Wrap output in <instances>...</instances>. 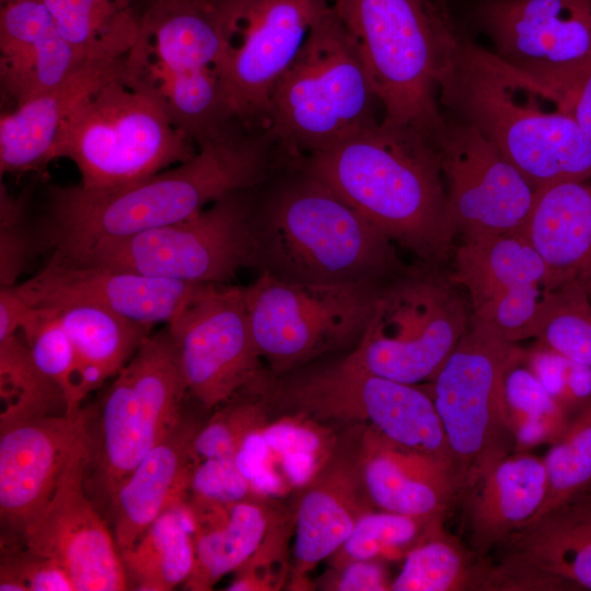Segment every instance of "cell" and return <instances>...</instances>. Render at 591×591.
Returning a JSON list of instances; mask_svg holds the SVG:
<instances>
[{
  "label": "cell",
  "mask_w": 591,
  "mask_h": 591,
  "mask_svg": "<svg viewBox=\"0 0 591 591\" xmlns=\"http://www.w3.org/2000/svg\"><path fill=\"white\" fill-rule=\"evenodd\" d=\"M68 43L86 61L126 57L140 33L135 0H43Z\"/></svg>",
  "instance_id": "cell-34"
},
{
  "label": "cell",
  "mask_w": 591,
  "mask_h": 591,
  "mask_svg": "<svg viewBox=\"0 0 591 591\" xmlns=\"http://www.w3.org/2000/svg\"><path fill=\"white\" fill-rule=\"evenodd\" d=\"M556 94L564 109L591 142V60Z\"/></svg>",
  "instance_id": "cell-50"
},
{
  "label": "cell",
  "mask_w": 591,
  "mask_h": 591,
  "mask_svg": "<svg viewBox=\"0 0 591 591\" xmlns=\"http://www.w3.org/2000/svg\"><path fill=\"white\" fill-rule=\"evenodd\" d=\"M443 517L417 518L372 509L356 522L351 533L331 556L334 568L356 560L397 558L442 524Z\"/></svg>",
  "instance_id": "cell-40"
},
{
  "label": "cell",
  "mask_w": 591,
  "mask_h": 591,
  "mask_svg": "<svg viewBox=\"0 0 591 591\" xmlns=\"http://www.w3.org/2000/svg\"><path fill=\"white\" fill-rule=\"evenodd\" d=\"M547 490L542 457L514 452L497 461L466 494L472 552L485 556L540 511Z\"/></svg>",
  "instance_id": "cell-29"
},
{
  "label": "cell",
  "mask_w": 591,
  "mask_h": 591,
  "mask_svg": "<svg viewBox=\"0 0 591 591\" xmlns=\"http://www.w3.org/2000/svg\"><path fill=\"white\" fill-rule=\"evenodd\" d=\"M188 508L195 547L188 589L210 590L223 576L262 570L279 555L285 525L255 496L222 507Z\"/></svg>",
  "instance_id": "cell-22"
},
{
  "label": "cell",
  "mask_w": 591,
  "mask_h": 591,
  "mask_svg": "<svg viewBox=\"0 0 591 591\" xmlns=\"http://www.w3.org/2000/svg\"><path fill=\"white\" fill-rule=\"evenodd\" d=\"M444 117L437 143L455 234L466 242L519 231L536 189L474 127Z\"/></svg>",
  "instance_id": "cell-17"
},
{
  "label": "cell",
  "mask_w": 591,
  "mask_h": 591,
  "mask_svg": "<svg viewBox=\"0 0 591 591\" xmlns=\"http://www.w3.org/2000/svg\"><path fill=\"white\" fill-rule=\"evenodd\" d=\"M523 351L472 313L471 322L428 382L450 449L461 496L514 449L505 380Z\"/></svg>",
  "instance_id": "cell-11"
},
{
  "label": "cell",
  "mask_w": 591,
  "mask_h": 591,
  "mask_svg": "<svg viewBox=\"0 0 591 591\" xmlns=\"http://www.w3.org/2000/svg\"><path fill=\"white\" fill-rule=\"evenodd\" d=\"M591 402V367L570 360L559 401L569 417Z\"/></svg>",
  "instance_id": "cell-51"
},
{
  "label": "cell",
  "mask_w": 591,
  "mask_h": 591,
  "mask_svg": "<svg viewBox=\"0 0 591 591\" xmlns=\"http://www.w3.org/2000/svg\"><path fill=\"white\" fill-rule=\"evenodd\" d=\"M188 494L187 506L197 509L228 506L256 496L234 459L199 461L192 472Z\"/></svg>",
  "instance_id": "cell-44"
},
{
  "label": "cell",
  "mask_w": 591,
  "mask_h": 591,
  "mask_svg": "<svg viewBox=\"0 0 591 591\" xmlns=\"http://www.w3.org/2000/svg\"><path fill=\"white\" fill-rule=\"evenodd\" d=\"M287 165L267 132L237 127L199 143L188 161L129 185L53 186L34 235L36 250L67 252L183 221L230 193L263 186Z\"/></svg>",
  "instance_id": "cell-1"
},
{
  "label": "cell",
  "mask_w": 591,
  "mask_h": 591,
  "mask_svg": "<svg viewBox=\"0 0 591 591\" xmlns=\"http://www.w3.org/2000/svg\"><path fill=\"white\" fill-rule=\"evenodd\" d=\"M85 62L43 0L1 4L0 82L14 106L54 89Z\"/></svg>",
  "instance_id": "cell-23"
},
{
  "label": "cell",
  "mask_w": 591,
  "mask_h": 591,
  "mask_svg": "<svg viewBox=\"0 0 591 591\" xmlns=\"http://www.w3.org/2000/svg\"><path fill=\"white\" fill-rule=\"evenodd\" d=\"M85 436L72 453L49 502L20 543L57 563L76 591H121L129 581L108 521L84 486Z\"/></svg>",
  "instance_id": "cell-18"
},
{
  "label": "cell",
  "mask_w": 591,
  "mask_h": 591,
  "mask_svg": "<svg viewBox=\"0 0 591 591\" xmlns=\"http://www.w3.org/2000/svg\"><path fill=\"white\" fill-rule=\"evenodd\" d=\"M449 278L466 290L474 310L507 289L544 285L546 266L529 240L515 231L462 242Z\"/></svg>",
  "instance_id": "cell-31"
},
{
  "label": "cell",
  "mask_w": 591,
  "mask_h": 591,
  "mask_svg": "<svg viewBox=\"0 0 591 591\" xmlns=\"http://www.w3.org/2000/svg\"><path fill=\"white\" fill-rule=\"evenodd\" d=\"M326 589L338 591H385L391 581L381 560H356L334 568Z\"/></svg>",
  "instance_id": "cell-48"
},
{
  "label": "cell",
  "mask_w": 591,
  "mask_h": 591,
  "mask_svg": "<svg viewBox=\"0 0 591 591\" xmlns=\"http://www.w3.org/2000/svg\"><path fill=\"white\" fill-rule=\"evenodd\" d=\"M256 190L230 193L170 225L51 253L171 280L229 283L240 270L254 266Z\"/></svg>",
  "instance_id": "cell-12"
},
{
  "label": "cell",
  "mask_w": 591,
  "mask_h": 591,
  "mask_svg": "<svg viewBox=\"0 0 591 591\" xmlns=\"http://www.w3.org/2000/svg\"><path fill=\"white\" fill-rule=\"evenodd\" d=\"M545 292L543 283L517 286L472 310V313L493 325L507 340L514 343L525 339Z\"/></svg>",
  "instance_id": "cell-45"
},
{
  "label": "cell",
  "mask_w": 591,
  "mask_h": 591,
  "mask_svg": "<svg viewBox=\"0 0 591 591\" xmlns=\"http://www.w3.org/2000/svg\"><path fill=\"white\" fill-rule=\"evenodd\" d=\"M227 40L225 106L248 132L268 127L273 91L303 46L326 0H216Z\"/></svg>",
  "instance_id": "cell-14"
},
{
  "label": "cell",
  "mask_w": 591,
  "mask_h": 591,
  "mask_svg": "<svg viewBox=\"0 0 591 591\" xmlns=\"http://www.w3.org/2000/svg\"><path fill=\"white\" fill-rule=\"evenodd\" d=\"M0 590L76 591V587L57 563L11 543L1 544Z\"/></svg>",
  "instance_id": "cell-43"
},
{
  "label": "cell",
  "mask_w": 591,
  "mask_h": 591,
  "mask_svg": "<svg viewBox=\"0 0 591 591\" xmlns=\"http://www.w3.org/2000/svg\"><path fill=\"white\" fill-rule=\"evenodd\" d=\"M380 101L383 120L438 138L439 82L461 28L442 0H334Z\"/></svg>",
  "instance_id": "cell-5"
},
{
  "label": "cell",
  "mask_w": 591,
  "mask_h": 591,
  "mask_svg": "<svg viewBox=\"0 0 591 591\" xmlns=\"http://www.w3.org/2000/svg\"><path fill=\"white\" fill-rule=\"evenodd\" d=\"M470 20L496 57L555 93L591 60V0H476Z\"/></svg>",
  "instance_id": "cell-16"
},
{
  "label": "cell",
  "mask_w": 591,
  "mask_h": 591,
  "mask_svg": "<svg viewBox=\"0 0 591 591\" xmlns=\"http://www.w3.org/2000/svg\"><path fill=\"white\" fill-rule=\"evenodd\" d=\"M522 360L543 387L559 403L570 360L542 345L528 354L524 352Z\"/></svg>",
  "instance_id": "cell-49"
},
{
  "label": "cell",
  "mask_w": 591,
  "mask_h": 591,
  "mask_svg": "<svg viewBox=\"0 0 591 591\" xmlns=\"http://www.w3.org/2000/svg\"><path fill=\"white\" fill-rule=\"evenodd\" d=\"M260 430L277 465L301 457L324 461L332 453L321 430L303 421L279 420Z\"/></svg>",
  "instance_id": "cell-47"
},
{
  "label": "cell",
  "mask_w": 591,
  "mask_h": 591,
  "mask_svg": "<svg viewBox=\"0 0 591 591\" xmlns=\"http://www.w3.org/2000/svg\"><path fill=\"white\" fill-rule=\"evenodd\" d=\"M380 113L359 53L328 4L273 91L265 132L298 162L376 126Z\"/></svg>",
  "instance_id": "cell-7"
},
{
  "label": "cell",
  "mask_w": 591,
  "mask_h": 591,
  "mask_svg": "<svg viewBox=\"0 0 591 591\" xmlns=\"http://www.w3.org/2000/svg\"><path fill=\"white\" fill-rule=\"evenodd\" d=\"M30 308L14 286L0 288V338L20 331Z\"/></svg>",
  "instance_id": "cell-52"
},
{
  "label": "cell",
  "mask_w": 591,
  "mask_h": 591,
  "mask_svg": "<svg viewBox=\"0 0 591 591\" xmlns=\"http://www.w3.org/2000/svg\"><path fill=\"white\" fill-rule=\"evenodd\" d=\"M386 279L318 285L259 273L245 286V298L254 341L269 372L281 374L324 354L355 347Z\"/></svg>",
  "instance_id": "cell-13"
},
{
  "label": "cell",
  "mask_w": 591,
  "mask_h": 591,
  "mask_svg": "<svg viewBox=\"0 0 591 591\" xmlns=\"http://www.w3.org/2000/svg\"><path fill=\"white\" fill-rule=\"evenodd\" d=\"M0 427L66 414L60 389L36 366L21 332L0 338Z\"/></svg>",
  "instance_id": "cell-36"
},
{
  "label": "cell",
  "mask_w": 591,
  "mask_h": 591,
  "mask_svg": "<svg viewBox=\"0 0 591 591\" xmlns=\"http://www.w3.org/2000/svg\"><path fill=\"white\" fill-rule=\"evenodd\" d=\"M543 461L547 476L546 497L537 514L526 525L591 485V402L570 417Z\"/></svg>",
  "instance_id": "cell-41"
},
{
  "label": "cell",
  "mask_w": 591,
  "mask_h": 591,
  "mask_svg": "<svg viewBox=\"0 0 591 591\" xmlns=\"http://www.w3.org/2000/svg\"><path fill=\"white\" fill-rule=\"evenodd\" d=\"M200 426L184 415L136 465L112 497L105 518L119 553L131 547L169 508L186 501Z\"/></svg>",
  "instance_id": "cell-24"
},
{
  "label": "cell",
  "mask_w": 591,
  "mask_h": 591,
  "mask_svg": "<svg viewBox=\"0 0 591 591\" xmlns=\"http://www.w3.org/2000/svg\"><path fill=\"white\" fill-rule=\"evenodd\" d=\"M20 332L36 366L62 392L66 414L80 413L81 404L90 392L73 344L57 311L31 306Z\"/></svg>",
  "instance_id": "cell-38"
},
{
  "label": "cell",
  "mask_w": 591,
  "mask_h": 591,
  "mask_svg": "<svg viewBox=\"0 0 591 591\" xmlns=\"http://www.w3.org/2000/svg\"><path fill=\"white\" fill-rule=\"evenodd\" d=\"M187 390L169 329L150 334L100 402L84 409V486L105 517L113 495L183 416Z\"/></svg>",
  "instance_id": "cell-8"
},
{
  "label": "cell",
  "mask_w": 591,
  "mask_h": 591,
  "mask_svg": "<svg viewBox=\"0 0 591 591\" xmlns=\"http://www.w3.org/2000/svg\"><path fill=\"white\" fill-rule=\"evenodd\" d=\"M522 359L508 370L505 380L508 422L515 452L552 444L570 419L529 368L522 366Z\"/></svg>",
  "instance_id": "cell-39"
},
{
  "label": "cell",
  "mask_w": 591,
  "mask_h": 591,
  "mask_svg": "<svg viewBox=\"0 0 591 591\" xmlns=\"http://www.w3.org/2000/svg\"><path fill=\"white\" fill-rule=\"evenodd\" d=\"M455 287L442 267L405 265L382 285L366 331L348 355L373 374L429 382L471 322L472 306Z\"/></svg>",
  "instance_id": "cell-10"
},
{
  "label": "cell",
  "mask_w": 591,
  "mask_h": 591,
  "mask_svg": "<svg viewBox=\"0 0 591 591\" xmlns=\"http://www.w3.org/2000/svg\"><path fill=\"white\" fill-rule=\"evenodd\" d=\"M120 557L136 590L169 591L185 583L195 564L194 522L186 501L165 510Z\"/></svg>",
  "instance_id": "cell-33"
},
{
  "label": "cell",
  "mask_w": 591,
  "mask_h": 591,
  "mask_svg": "<svg viewBox=\"0 0 591 591\" xmlns=\"http://www.w3.org/2000/svg\"><path fill=\"white\" fill-rule=\"evenodd\" d=\"M26 200L0 188V285L13 287L31 255L36 252L34 236L25 225Z\"/></svg>",
  "instance_id": "cell-46"
},
{
  "label": "cell",
  "mask_w": 591,
  "mask_h": 591,
  "mask_svg": "<svg viewBox=\"0 0 591 591\" xmlns=\"http://www.w3.org/2000/svg\"><path fill=\"white\" fill-rule=\"evenodd\" d=\"M502 561L591 590V502L581 493L510 534Z\"/></svg>",
  "instance_id": "cell-30"
},
{
  "label": "cell",
  "mask_w": 591,
  "mask_h": 591,
  "mask_svg": "<svg viewBox=\"0 0 591 591\" xmlns=\"http://www.w3.org/2000/svg\"><path fill=\"white\" fill-rule=\"evenodd\" d=\"M447 535L442 524L410 548L392 591L484 590L489 564Z\"/></svg>",
  "instance_id": "cell-35"
},
{
  "label": "cell",
  "mask_w": 591,
  "mask_h": 591,
  "mask_svg": "<svg viewBox=\"0 0 591 591\" xmlns=\"http://www.w3.org/2000/svg\"><path fill=\"white\" fill-rule=\"evenodd\" d=\"M357 451L366 495L374 509L443 517L461 496L453 472L439 461L401 448L367 427Z\"/></svg>",
  "instance_id": "cell-25"
},
{
  "label": "cell",
  "mask_w": 591,
  "mask_h": 591,
  "mask_svg": "<svg viewBox=\"0 0 591 591\" xmlns=\"http://www.w3.org/2000/svg\"><path fill=\"white\" fill-rule=\"evenodd\" d=\"M187 395L204 408L222 406L264 375L244 286L200 283L166 323Z\"/></svg>",
  "instance_id": "cell-15"
},
{
  "label": "cell",
  "mask_w": 591,
  "mask_h": 591,
  "mask_svg": "<svg viewBox=\"0 0 591 591\" xmlns=\"http://www.w3.org/2000/svg\"><path fill=\"white\" fill-rule=\"evenodd\" d=\"M268 406L317 420L362 421L390 442L453 468L434 403L426 389L373 374L347 354L326 364L274 374L258 389Z\"/></svg>",
  "instance_id": "cell-9"
},
{
  "label": "cell",
  "mask_w": 591,
  "mask_h": 591,
  "mask_svg": "<svg viewBox=\"0 0 591 591\" xmlns=\"http://www.w3.org/2000/svg\"><path fill=\"white\" fill-rule=\"evenodd\" d=\"M11 1H19V0H1V4L7 3V2H11Z\"/></svg>",
  "instance_id": "cell-55"
},
{
  "label": "cell",
  "mask_w": 591,
  "mask_h": 591,
  "mask_svg": "<svg viewBox=\"0 0 591 591\" xmlns=\"http://www.w3.org/2000/svg\"><path fill=\"white\" fill-rule=\"evenodd\" d=\"M442 1H444V0H442Z\"/></svg>",
  "instance_id": "cell-56"
},
{
  "label": "cell",
  "mask_w": 591,
  "mask_h": 591,
  "mask_svg": "<svg viewBox=\"0 0 591 591\" xmlns=\"http://www.w3.org/2000/svg\"><path fill=\"white\" fill-rule=\"evenodd\" d=\"M546 266L544 287L591 277V178L536 189L530 213L517 231Z\"/></svg>",
  "instance_id": "cell-28"
},
{
  "label": "cell",
  "mask_w": 591,
  "mask_h": 591,
  "mask_svg": "<svg viewBox=\"0 0 591 591\" xmlns=\"http://www.w3.org/2000/svg\"><path fill=\"white\" fill-rule=\"evenodd\" d=\"M591 367V302L582 281L546 290L525 339Z\"/></svg>",
  "instance_id": "cell-37"
},
{
  "label": "cell",
  "mask_w": 591,
  "mask_h": 591,
  "mask_svg": "<svg viewBox=\"0 0 591 591\" xmlns=\"http://www.w3.org/2000/svg\"><path fill=\"white\" fill-rule=\"evenodd\" d=\"M200 283L78 262L51 253L44 268L14 289L31 306L86 302L153 327L171 321Z\"/></svg>",
  "instance_id": "cell-20"
},
{
  "label": "cell",
  "mask_w": 591,
  "mask_h": 591,
  "mask_svg": "<svg viewBox=\"0 0 591 591\" xmlns=\"http://www.w3.org/2000/svg\"><path fill=\"white\" fill-rule=\"evenodd\" d=\"M301 488L293 548V580L300 582L338 551L364 512L374 509L361 482L357 454L332 451Z\"/></svg>",
  "instance_id": "cell-26"
},
{
  "label": "cell",
  "mask_w": 591,
  "mask_h": 591,
  "mask_svg": "<svg viewBox=\"0 0 591 591\" xmlns=\"http://www.w3.org/2000/svg\"><path fill=\"white\" fill-rule=\"evenodd\" d=\"M266 407L252 389L223 404L194 437L192 451L196 464L207 459H235L244 438L263 425Z\"/></svg>",
  "instance_id": "cell-42"
},
{
  "label": "cell",
  "mask_w": 591,
  "mask_h": 591,
  "mask_svg": "<svg viewBox=\"0 0 591 591\" xmlns=\"http://www.w3.org/2000/svg\"><path fill=\"white\" fill-rule=\"evenodd\" d=\"M586 285V289H587V292H588V297L590 299V302H591V277L584 282Z\"/></svg>",
  "instance_id": "cell-53"
},
{
  "label": "cell",
  "mask_w": 591,
  "mask_h": 591,
  "mask_svg": "<svg viewBox=\"0 0 591 591\" xmlns=\"http://www.w3.org/2000/svg\"><path fill=\"white\" fill-rule=\"evenodd\" d=\"M84 436L83 408L0 427L1 544L20 543Z\"/></svg>",
  "instance_id": "cell-19"
},
{
  "label": "cell",
  "mask_w": 591,
  "mask_h": 591,
  "mask_svg": "<svg viewBox=\"0 0 591 591\" xmlns=\"http://www.w3.org/2000/svg\"><path fill=\"white\" fill-rule=\"evenodd\" d=\"M53 309L73 344L89 392L115 376L152 329L92 303L71 302Z\"/></svg>",
  "instance_id": "cell-32"
},
{
  "label": "cell",
  "mask_w": 591,
  "mask_h": 591,
  "mask_svg": "<svg viewBox=\"0 0 591 591\" xmlns=\"http://www.w3.org/2000/svg\"><path fill=\"white\" fill-rule=\"evenodd\" d=\"M227 40L216 0H151L126 62L143 80L221 72Z\"/></svg>",
  "instance_id": "cell-21"
},
{
  "label": "cell",
  "mask_w": 591,
  "mask_h": 591,
  "mask_svg": "<svg viewBox=\"0 0 591 591\" xmlns=\"http://www.w3.org/2000/svg\"><path fill=\"white\" fill-rule=\"evenodd\" d=\"M125 59L88 61L54 89L2 113L1 175L47 165L66 119L83 99L120 68Z\"/></svg>",
  "instance_id": "cell-27"
},
{
  "label": "cell",
  "mask_w": 591,
  "mask_h": 591,
  "mask_svg": "<svg viewBox=\"0 0 591 591\" xmlns=\"http://www.w3.org/2000/svg\"><path fill=\"white\" fill-rule=\"evenodd\" d=\"M299 166L417 262L442 267L452 254L456 234L436 138L382 120Z\"/></svg>",
  "instance_id": "cell-2"
},
{
  "label": "cell",
  "mask_w": 591,
  "mask_h": 591,
  "mask_svg": "<svg viewBox=\"0 0 591 591\" xmlns=\"http://www.w3.org/2000/svg\"><path fill=\"white\" fill-rule=\"evenodd\" d=\"M581 494V493H580ZM582 494L590 500L591 502V485L589 487H587Z\"/></svg>",
  "instance_id": "cell-54"
},
{
  "label": "cell",
  "mask_w": 591,
  "mask_h": 591,
  "mask_svg": "<svg viewBox=\"0 0 591 591\" xmlns=\"http://www.w3.org/2000/svg\"><path fill=\"white\" fill-rule=\"evenodd\" d=\"M258 189L253 269L285 281L336 285L383 280L405 266L386 235L298 164L268 194L259 197Z\"/></svg>",
  "instance_id": "cell-4"
},
{
  "label": "cell",
  "mask_w": 591,
  "mask_h": 591,
  "mask_svg": "<svg viewBox=\"0 0 591 591\" xmlns=\"http://www.w3.org/2000/svg\"><path fill=\"white\" fill-rule=\"evenodd\" d=\"M197 150L125 59L66 119L50 161H72L85 189H111L186 162Z\"/></svg>",
  "instance_id": "cell-6"
},
{
  "label": "cell",
  "mask_w": 591,
  "mask_h": 591,
  "mask_svg": "<svg viewBox=\"0 0 591 591\" xmlns=\"http://www.w3.org/2000/svg\"><path fill=\"white\" fill-rule=\"evenodd\" d=\"M439 103L480 132L535 189L591 178V142L559 96L462 30L440 78Z\"/></svg>",
  "instance_id": "cell-3"
}]
</instances>
